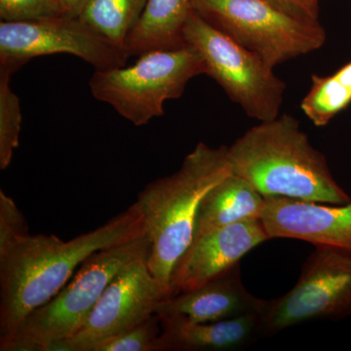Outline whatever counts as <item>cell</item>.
<instances>
[{
	"label": "cell",
	"instance_id": "obj_9",
	"mask_svg": "<svg viewBox=\"0 0 351 351\" xmlns=\"http://www.w3.org/2000/svg\"><path fill=\"white\" fill-rule=\"evenodd\" d=\"M53 54L73 55L95 71L124 66L129 58L80 16L0 23V64L17 71L34 58Z\"/></svg>",
	"mask_w": 351,
	"mask_h": 351
},
{
	"label": "cell",
	"instance_id": "obj_19",
	"mask_svg": "<svg viewBox=\"0 0 351 351\" xmlns=\"http://www.w3.org/2000/svg\"><path fill=\"white\" fill-rule=\"evenodd\" d=\"M15 69L0 64V169L10 165L14 152L19 145L22 110L19 97L11 88Z\"/></svg>",
	"mask_w": 351,
	"mask_h": 351
},
{
	"label": "cell",
	"instance_id": "obj_3",
	"mask_svg": "<svg viewBox=\"0 0 351 351\" xmlns=\"http://www.w3.org/2000/svg\"><path fill=\"white\" fill-rule=\"evenodd\" d=\"M228 149L198 143L177 172L147 184L134 203L151 240L149 270L169 295L173 269L195 237L201 200L232 173Z\"/></svg>",
	"mask_w": 351,
	"mask_h": 351
},
{
	"label": "cell",
	"instance_id": "obj_5",
	"mask_svg": "<svg viewBox=\"0 0 351 351\" xmlns=\"http://www.w3.org/2000/svg\"><path fill=\"white\" fill-rule=\"evenodd\" d=\"M206 64L189 44L149 51L133 66L95 71L89 80L96 100L108 104L120 117L143 126L164 114V104L184 93L193 78L206 75Z\"/></svg>",
	"mask_w": 351,
	"mask_h": 351
},
{
	"label": "cell",
	"instance_id": "obj_22",
	"mask_svg": "<svg viewBox=\"0 0 351 351\" xmlns=\"http://www.w3.org/2000/svg\"><path fill=\"white\" fill-rule=\"evenodd\" d=\"M29 234L24 215L15 201L0 191V252Z\"/></svg>",
	"mask_w": 351,
	"mask_h": 351
},
{
	"label": "cell",
	"instance_id": "obj_11",
	"mask_svg": "<svg viewBox=\"0 0 351 351\" xmlns=\"http://www.w3.org/2000/svg\"><path fill=\"white\" fill-rule=\"evenodd\" d=\"M269 239L261 219H244L193 237L173 269L170 295L195 290L228 274Z\"/></svg>",
	"mask_w": 351,
	"mask_h": 351
},
{
	"label": "cell",
	"instance_id": "obj_17",
	"mask_svg": "<svg viewBox=\"0 0 351 351\" xmlns=\"http://www.w3.org/2000/svg\"><path fill=\"white\" fill-rule=\"evenodd\" d=\"M147 3V0H89L80 17L125 52L127 38L142 17Z\"/></svg>",
	"mask_w": 351,
	"mask_h": 351
},
{
	"label": "cell",
	"instance_id": "obj_18",
	"mask_svg": "<svg viewBox=\"0 0 351 351\" xmlns=\"http://www.w3.org/2000/svg\"><path fill=\"white\" fill-rule=\"evenodd\" d=\"M351 103V61L329 76H311L301 110L316 127H324Z\"/></svg>",
	"mask_w": 351,
	"mask_h": 351
},
{
	"label": "cell",
	"instance_id": "obj_8",
	"mask_svg": "<svg viewBox=\"0 0 351 351\" xmlns=\"http://www.w3.org/2000/svg\"><path fill=\"white\" fill-rule=\"evenodd\" d=\"M261 314L265 337L306 321L351 317L350 254L316 246L302 263L294 287L267 300Z\"/></svg>",
	"mask_w": 351,
	"mask_h": 351
},
{
	"label": "cell",
	"instance_id": "obj_1",
	"mask_svg": "<svg viewBox=\"0 0 351 351\" xmlns=\"http://www.w3.org/2000/svg\"><path fill=\"white\" fill-rule=\"evenodd\" d=\"M145 232L144 219L133 204L69 241L27 234L0 252V350L9 351L25 318L55 297L90 256Z\"/></svg>",
	"mask_w": 351,
	"mask_h": 351
},
{
	"label": "cell",
	"instance_id": "obj_14",
	"mask_svg": "<svg viewBox=\"0 0 351 351\" xmlns=\"http://www.w3.org/2000/svg\"><path fill=\"white\" fill-rule=\"evenodd\" d=\"M158 316V351L240 350L265 337L261 313L206 323L193 322L182 315Z\"/></svg>",
	"mask_w": 351,
	"mask_h": 351
},
{
	"label": "cell",
	"instance_id": "obj_7",
	"mask_svg": "<svg viewBox=\"0 0 351 351\" xmlns=\"http://www.w3.org/2000/svg\"><path fill=\"white\" fill-rule=\"evenodd\" d=\"M184 39L202 56L206 75L247 115L260 122L280 115L287 85L262 58L219 31L193 10L184 25Z\"/></svg>",
	"mask_w": 351,
	"mask_h": 351
},
{
	"label": "cell",
	"instance_id": "obj_21",
	"mask_svg": "<svg viewBox=\"0 0 351 351\" xmlns=\"http://www.w3.org/2000/svg\"><path fill=\"white\" fill-rule=\"evenodd\" d=\"M60 14V0H0L1 22H25Z\"/></svg>",
	"mask_w": 351,
	"mask_h": 351
},
{
	"label": "cell",
	"instance_id": "obj_6",
	"mask_svg": "<svg viewBox=\"0 0 351 351\" xmlns=\"http://www.w3.org/2000/svg\"><path fill=\"white\" fill-rule=\"evenodd\" d=\"M191 5L206 22L274 69L326 43L319 22L292 17L267 0H191Z\"/></svg>",
	"mask_w": 351,
	"mask_h": 351
},
{
	"label": "cell",
	"instance_id": "obj_23",
	"mask_svg": "<svg viewBox=\"0 0 351 351\" xmlns=\"http://www.w3.org/2000/svg\"><path fill=\"white\" fill-rule=\"evenodd\" d=\"M278 10L308 22H319L320 0H267Z\"/></svg>",
	"mask_w": 351,
	"mask_h": 351
},
{
	"label": "cell",
	"instance_id": "obj_4",
	"mask_svg": "<svg viewBox=\"0 0 351 351\" xmlns=\"http://www.w3.org/2000/svg\"><path fill=\"white\" fill-rule=\"evenodd\" d=\"M149 250L145 232L90 256L68 285L25 318L9 351H51L55 343L75 336L114 277Z\"/></svg>",
	"mask_w": 351,
	"mask_h": 351
},
{
	"label": "cell",
	"instance_id": "obj_15",
	"mask_svg": "<svg viewBox=\"0 0 351 351\" xmlns=\"http://www.w3.org/2000/svg\"><path fill=\"white\" fill-rule=\"evenodd\" d=\"M265 202L250 182L232 173L201 200L193 237L244 219H260Z\"/></svg>",
	"mask_w": 351,
	"mask_h": 351
},
{
	"label": "cell",
	"instance_id": "obj_10",
	"mask_svg": "<svg viewBox=\"0 0 351 351\" xmlns=\"http://www.w3.org/2000/svg\"><path fill=\"white\" fill-rule=\"evenodd\" d=\"M145 256L127 265L106 289L84 326L52 350L92 351L105 339L138 326L156 313L168 292L152 276Z\"/></svg>",
	"mask_w": 351,
	"mask_h": 351
},
{
	"label": "cell",
	"instance_id": "obj_24",
	"mask_svg": "<svg viewBox=\"0 0 351 351\" xmlns=\"http://www.w3.org/2000/svg\"><path fill=\"white\" fill-rule=\"evenodd\" d=\"M89 0H60L62 15L80 16Z\"/></svg>",
	"mask_w": 351,
	"mask_h": 351
},
{
	"label": "cell",
	"instance_id": "obj_13",
	"mask_svg": "<svg viewBox=\"0 0 351 351\" xmlns=\"http://www.w3.org/2000/svg\"><path fill=\"white\" fill-rule=\"evenodd\" d=\"M265 302L245 288L239 263L199 288L161 300L156 304V313L182 315L197 323L217 322L247 313H262Z\"/></svg>",
	"mask_w": 351,
	"mask_h": 351
},
{
	"label": "cell",
	"instance_id": "obj_16",
	"mask_svg": "<svg viewBox=\"0 0 351 351\" xmlns=\"http://www.w3.org/2000/svg\"><path fill=\"white\" fill-rule=\"evenodd\" d=\"M191 11V0H147L142 17L127 38V56L184 46V27Z\"/></svg>",
	"mask_w": 351,
	"mask_h": 351
},
{
	"label": "cell",
	"instance_id": "obj_2",
	"mask_svg": "<svg viewBox=\"0 0 351 351\" xmlns=\"http://www.w3.org/2000/svg\"><path fill=\"white\" fill-rule=\"evenodd\" d=\"M228 158L232 173L250 182L265 198L351 203L332 177L326 157L311 145L292 115L252 127L228 147Z\"/></svg>",
	"mask_w": 351,
	"mask_h": 351
},
{
	"label": "cell",
	"instance_id": "obj_20",
	"mask_svg": "<svg viewBox=\"0 0 351 351\" xmlns=\"http://www.w3.org/2000/svg\"><path fill=\"white\" fill-rule=\"evenodd\" d=\"M160 334V317L154 313L129 331L101 341L92 351H158Z\"/></svg>",
	"mask_w": 351,
	"mask_h": 351
},
{
	"label": "cell",
	"instance_id": "obj_12",
	"mask_svg": "<svg viewBox=\"0 0 351 351\" xmlns=\"http://www.w3.org/2000/svg\"><path fill=\"white\" fill-rule=\"evenodd\" d=\"M260 219L269 239L302 240L351 255V203L334 205L274 196L265 198Z\"/></svg>",
	"mask_w": 351,
	"mask_h": 351
}]
</instances>
